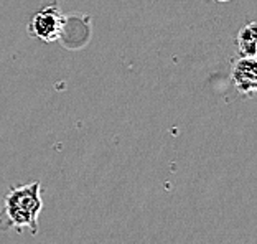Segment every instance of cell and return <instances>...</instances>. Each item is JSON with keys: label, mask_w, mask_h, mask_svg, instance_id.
Listing matches in <instances>:
<instances>
[{"label": "cell", "mask_w": 257, "mask_h": 244, "mask_svg": "<svg viewBox=\"0 0 257 244\" xmlns=\"http://www.w3.org/2000/svg\"><path fill=\"white\" fill-rule=\"evenodd\" d=\"M231 79L242 96L252 97L257 91V61L255 58L239 56L232 63Z\"/></svg>", "instance_id": "obj_3"}, {"label": "cell", "mask_w": 257, "mask_h": 244, "mask_svg": "<svg viewBox=\"0 0 257 244\" xmlns=\"http://www.w3.org/2000/svg\"><path fill=\"white\" fill-rule=\"evenodd\" d=\"M237 51L244 58H255L257 53V27L255 22H249L237 33Z\"/></svg>", "instance_id": "obj_4"}, {"label": "cell", "mask_w": 257, "mask_h": 244, "mask_svg": "<svg viewBox=\"0 0 257 244\" xmlns=\"http://www.w3.org/2000/svg\"><path fill=\"white\" fill-rule=\"evenodd\" d=\"M216 2H221V4H224V2H231V0H216Z\"/></svg>", "instance_id": "obj_5"}, {"label": "cell", "mask_w": 257, "mask_h": 244, "mask_svg": "<svg viewBox=\"0 0 257 244\" xmlns=\"http://www.w3.org/2000/svg\"><path fill=\"white\" fill-rule=\"evenodd\" d=\"M42 208V185L38 182L20 185V187L10 188L4 196L0 219H4L5 229L15 228L17 231H22L23 228H28L35 234Z\"/></svg>", "instance_id": "obj_1"}, {"label": "cell", "mask_w": 257, "mask_h": 244, "mask_svg": "<svg viewBox=\"0 0 257 244\" xmlns=\"http://www.w3.org/2000/svg\"><path fill=\"white\" fill-rule=\"evenodd\" d=\"M64 30V17L56 4L45 5L32 17L28 23V33L33 38L42 40L45 43L56 42Z\"/></svg>", "instance_id": "obj_2"}]
</instances>
